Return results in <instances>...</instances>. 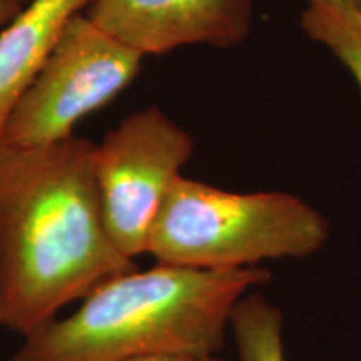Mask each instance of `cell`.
<instances>
[{"instance_id": "6da1fadb", "label": "cell", "mask_w": 361, "mask_h": 361, "mask_svg": "<svg viewBox=\"0 0 361 361\" xmlns=\"http://www.w3.org/2000/svg\"><path fill=\"white\" fill-rule=\"evenodd\" d=\"M94 146L0 142V324L32 335L72 301L135 269L104 219Z\"/></svg>"}, {"instance_id": "3957f363", "label": "cell", "mask_w": 361, "mask_h": 361, "mask_svg": "<svg viewBox=\"0 0 361 361\" xmlns=\"http://www.w3.org/2000/svg\"><path fill=\"white\" fill-rule=\"evenodd\" d=\"M329 224L290 192H229L179 176L147 238L156 263L238 269L261 261L308 258L326 243Z\"/></svg>"}, {"instance_id": "30bf717a", "label": "cell", "mask_w": 361, "mask_h": 361, "mask_svg": "<svg viewBox=\"0 0 361 361\" xmlns=\"http://www.w3.org/2000/svg\"><path fill=\"white\" fill-rule=\"evenodd\" d=\"M128 361H219L214 355H191V353H159L139 356Z\"/></svg>"}, {"instance_id": "ba28073f", "label": "cell", "mask_w": 361, "mask_h": 361, "mask_svg": "<svg viewBox=\"0 0 361 361\" xmlns=\"http://www.w3.org/2000/svg\"><path fill=\"white\" fill-rule=\"evenodd\" d=\"M301 29L331 51L361 89V0H308Z\"/></svg>"}, {"instance_id": "7a4b0ae2", "label": "cell", "mask_w": 361, "mask_h": 361, "mask_svg": "<svg viewBox=\"0 0 361 361\" xmlns=\"http://www.w3.org/2000/svg\"><path fill=\"white\" fill-rule=\"evenodd\" d=\"M269 279V271L258 266L192 269L156 263L130 269L99 284L75 313L25 336L12 361L214 355L223 348L238 301Z\"/></svg>"}, {"instance_id": "7c38bea8", "label": "cell", "mask_w": 361, "mask_h": 361, "mask_svg": "<svg viewBox=\"0 0 361 361\" xmlns=\"http://www.w3.org/2000/svg\"><path fill=\"white\" fill-rule=\"evenodd\" d=\"M16 2H24V0H16Z\"/></svg>"}, {"instance_id": "52a82bcc", "label": "cell", "mask_w": 361, "mask_h": 361, "mask_svg": "<svg viewBox=\"0 0 361 361\" xmlns=\"http://www.w3.org/2000/svg\"><path fill=\"white\" fill-rule=\"evenodd\" d=\"M89 0H30L0 30V137L13 104Z\"/></svg>"}, {"instance_id": "8992f818", "label": "cell", "mask_w": 361, "mask_h": 361, "mask_svg": "<svg viewBox=\"0 0 361 361\" xmlns=\"http://www.w3.org/2000/svg\"><path fill=\"white\" fill-rule=\"evenodd\" d=\"M85 16L147 56L189 44L243 42L251 30L252 0H90Z\"/></svg>"}, {"instance_id": "5b68a950", "label": "cell", "mask_w": 361, "mask_h": 361, "mask_svg": "<svg viewBox=\"0 0 361 361\" xmlns=\"http://www.w3.org/2000/svg\"><path fill=\"white\" fill-rule=\"evenodd\" d=\"M192 151L189 133L157 107L128 116L94 146L104 219L128 258L146 255L157 211Z\"/></svg>"}, {"instance_id": "9c48e42d", "label": "cell", "mask_w": 361, "mask_h": 361, "mask_svg": "<svg viewBox=\"0 0 361 361\" xmlns=\"http://www.w3.org/2000/svg\"><path fill=\"white\" fill-rule=\"evenodd\" d=\"M229 328L238 361H288L283 341V314L259 293L251 291L234 306Z\"/></svg>"}, {"instance_id": "277c9868", "label": "cell", "mask_w": 361, "mask_h": 361, "mask_svg": "<svg viewBox=\"0 0 361 361\" xmlns=\"http://www.w3.org/2000/svg\"><path fill=\"white\" fill-rule=\"evenodd\" d=\"M142 57L99 29L85 13H75L13 104L0 142L35 147L69 137L80 119L133 82Z\"/></svg>"}, {"instance_id": "8fae6325", "label": "cell", "mask_w": 361, "mask_h": 361, "mask_svg": "<svg viewBox=\"0 0 361 361\" xmlns=\"http://www.w3.org/2000/svg\"><path fill=\"white\" fill-rule=\"evenodd\" d=\"M22 4L24 2H16V0H0V27L8 24L17 13L20 12Z\"/></svg>"}]
</instances>
